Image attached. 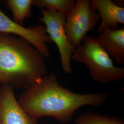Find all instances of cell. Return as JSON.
Instances as JSON below:
<instances>
[{
	"label": "cell",
	"instance_id": "obj_1",
	"mask_svg": "<svg viewBox=\"0 0 124 124\" xmlns=\"http://www.w3.org/2000/svg\"><path fill=\"white\" fill-rule=\"evenodd\" d=\"M107 98L105 93L72 92L61 85L57 74L52 72L25 89L18 101L29 115L37 120L49 117L66 123L80 108L99 107Z\"/></svg>",
	"mask_w": 124,
	"mask_h": 124
},
{
	"label": "cell",
	"instance_id": "obj_2",
	"mask_svg": "<svg viewBox=\"0 0 124 124\" xmlns=\"http://www.w3.org/2000/svg\"><path fill=\"white\" fill-rule=\"evenodd\" d=\"M44 57L22 38L0 33V83L27 88L47 73Z\"/></svg>",
	"mask_w": 124,
	"mask_h": 124
},
{
	"label": "cell",
	"instance_id": "obj_3",
	"mask_svg": "<svg viewBox=\"0 0 124 124\" xmlns=\"http://www.w3.org/2000/svg\"><path fill=\"white\" fill-rule=\"evenodd\" d=\"M87 67L92 79L106 84L120 82L124 77V67L115 66L113 61L95 37L86 36L73 54L72 60Z\"/></svg>",
	"mask_w": 124,
	"mask_h": 124
},
{
	"label": "cell",
	"instance_id": "obj_4",
	"mask_svg": "<svg viewBox=\"0 0 124 124\" xmlns=\"http://www.w3.org/2000/svg\"><path fill=\"white\" fill-rule=\"evenodd\" d=\"M40 22L44 23L46 31L51 40L58 47L62 70L65 74L72 73V57L75 49L71 45L65 29L66 16L52 9L42 8Z\"/></svg>",
	"mask_w": 124,
	"mask_h": 124
},
{
	"label": "cell",
	"instance_id": "obj_5",
	"mask_svg": "<svg viewBox=\"0 0 124 124\" xmlns=\"http://www.w3.org/2000/svg\"><path fill=\"white\" fill-rule=\"evenodd\" d=\"M100 21L98 12L89 0H77L71 13L66 17L65 29L71 45L75 49L89 32L93 31Z\"/></svg>",
	"mask_w": 124,
	"mask_h": 124
},
{
	"label": "cell",
	"instance_id": "obj_6",
	"mask_svg": "<svg viewBox=\"0 0 124 124\" xmlns=\"http://www.w3.org/2000/svg\"><path fill=\"white\" fill-rule=\"evenodd\" d=\"M0 33L22 38L34 46L45 58L50 56L47 43L52 41L44 25L24 27L10 19L0 8Z\"/></svg>",
	"mask_w": 124,
	"mask_h": 124
},
{
	"label": "cell",
	"instance_id": "obj_7",
	"mask_svg": "<svg viewBox=\"0 0 124 124\" xmlns=\"http://www.w3.org/2000/svg\"><path fill=\"white\" fill-rule=\"evenodd\" d=\"M0 124H39L20 105L13 88L7 85L0 87Z\"/></svg>",
	"mask_w": 124,
	"mask_h": 124
},
{
	"label": "cell",
	"instance_id": "obj_8",
	"mask_svg": "<svg viewBox=\"0 0 124 124\" xmlns=\"http://www.w3.org/2000/svg\"><path fill=\"white\" fill-rule=\"evenodd\" d=\"M92 8L98 12L100 18V24L98 32L104 29L119 28V24H124V8L111 0H91Z\"/></svg>",
	"mask_w": 124,
	"mask_h": 124
},
{
	"label": "cell",
	"instance_id": "obj_9",
	"mask_svg": "<svg viewBox=\"0 0 124 124\" xmlns=\"http://www.w3.org/2000/svg\"><path fill=\"white\" fill-rule=\"evenodd\" d=\"M113 61L124 65V27L104 29L96 38Z\"/></svg>",
	"mask_w": 124,
	"mask_h": 124
},
{
	"label": "cell",
	"instance_id": "obj_10",
	"mask_svg": "<svg viewBox=\"0 0 124 124\" xmlns=\"http://www.w3.org/2000/svg\"><path fill=\"white\" fill-rule=\"evenodd\" d=\"M33 0H4L3 2L11 11L13 20L23 25L25 20L31 16Z\"/></svg>",
	"mask_w": 124,
	"mask_h": 124
},
{
	"label": "cell",
	"instance_id": "obj_11",
	"mask_svg": "<svg viewBox=\"0 0 124 124\" xmlns=\"http://www.w3.org/2000/svg\"><path fill=\"white\" fill-rule=\"evenodd\" d=\"M75 124H124V120L117 116H109L97 113L87 112L77 116Z\"/></svg>",
	"mask_w": 124,
	"mask_h": 124
},
{
	"label": "cell",
	"instance_id": "obj_12",
	"mask_svg": "<svg viewBox=\"0 0 124 124\" xmlns=\"http://www.w3.org/2000/svg\"><path fill=\"white\" fill-rule=\"evenodd\" d=\"M75 4L74 0H33L32 5L40 8L52 9L67 16Z\"/></svg>",
	"mask_w": 124,
	"mask_h": 124
}]
</instances>
